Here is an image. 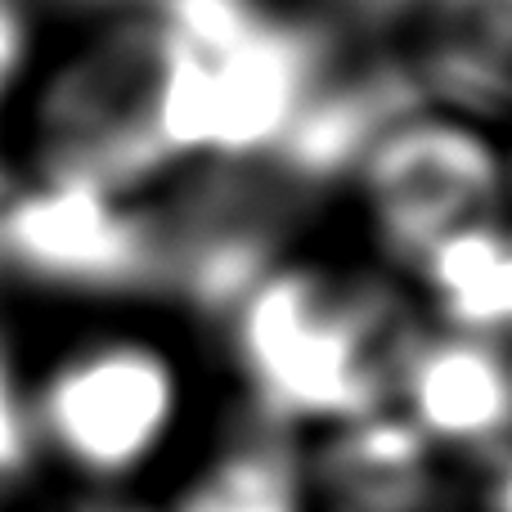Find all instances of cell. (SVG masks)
I'll use <instances>...</instances> for the list:
<instances>
[{
    "instance_id": "2",
    "label": "cell",
    "mask_w": 512,
    "mask_h": 512,
    "mask_svg": "<svg viewBox=\"0 0 512 512\" xmlns=\"http://www.w3.org/2000/svg\"><path fill=\"white\" fill-rule=\"evenodd\" d=\"M41 477L81 504L153 499L203 454V373L171 328L117 306L27 355Z\"/></svg>"
},
{
    "instance_id": "10",
    "label": "cell",
    "mask_w": 512,
    "mask_h": 512,
    "mask_svg": "<svg viewBox=\"0 0 512 512\" xmlns=\"http://www.w3.org/2000/svg\"><path fill=\"white\" fill-rule=\"evenodd\" d=\"M36 72V18L27 0H0V113L23 90H32Z\"/></svg>"
},
{
    "instance_id": "7",
    "label": "cell",
    "mask_w": 512,
    "mask_h": 512,
    "mask_svg": "<svg viewBox=\"0 0 512 512\" xmlns=\"http://www.w3.org/2000/svg\"><path fill=\"white\" fill-rule=\"evenodd\" d=\"M171 512H310L306 441L243 418L162 495Z\"/></svg>"
},
{
    "instance_id": "4",
    "label": "cell",
    "mask_w": 512,
    "mask_h": 512,
    "mask_svg": "<svg viewBox=\"0 0 512 512\" xmlns=\"http://www.w3.org/2000/svg\"><path fill=\"white\" fill-rule=\"evenodd\" d=\"M0 270L72 301L131 306L171 288V230L140 194L23 176L0 207Z\"/></svg>"
},
{
    "instance_id": "9",
    "label": "cell",
    "mask_w": 512,
    "mask_h": 512,
    "mask_svg": "<svg viewBox=\"0 0 512 512\" xmlns=\"http://www.w3.org/2000/svg\"><path fill=\"white\" fill-rule=\"evenodd\" d=\"M36 481H41V454H36L27 355L14 346V337L0 333V504L27 495Z\"/></svg>"
},
{
    "instance_id": "6",
    "label": "cell",
    "mask_w": 512,
    "mask_h": 512,
    "mask_svg": "<svg viewBox=\"0 0 512 512\" xmlns=\"http://www.w3.org/2000/svg\"><path fill=\"white\" fill-rule=\"evenodd\" d=\"M310 512H468V472L396 409L306 441Z\"/></svg>"
},
{
    "instance_id": "8",
    "label": "cell",
    "mask_w": 512,
    "mask_h": 512,
    "mask_svg": "<svg viewBox=\"0 0 512 512\" xmlns=\"http://www.w3.org/2000/svg\"><path fill=\"white\" fill-rule=\"evenodd\" d=\"M400 279L427 324L512 342V216L441 239Z\"/></svg>"
},
{
    "instance_id": "5",
    "label": "cell",
    "mask_w": 512,
    "mask_h": 512,
    "mask_svg": "<svg viewBox=\"0 0 512 512\" xmlns=\"http://www.w3.org/2000/svg\"><path fill=\"white\" fill-rule=\"evenodd\" d=\"M391 409L454 468L512 454V342L423 324L396 373Z\"/></svg>"
},
{
    "instance_id": "13",
    "label": "cell",
    "mask_w": 512,
    "mask_h": 512,
    "mask_svg": "<svg viewBox=\"0 0 512 512\" xmlns=\"http://www.w3.org/2000/svg\"><path fill=\"white\" fill-rule=\"evenodd\" d=\"M77 512H171L162 499H108V504H81Z\"/></svg>"
},
{
    "instance_id": "11",
    "label": "cell",
    "mask_w": 512,
    "mask_h": 512,
    "mask_svg": "<svg viewBox=\"0 0 512 512\" xmlns=\"http://www.w3.org/2000/svg\"><path fill=\"white\" fill-rule=\"evenodd\" d=\"M468 512H512V454L468 472Z\"/></svg>"
},
{
    "instance_id": "3",
    "label": "cell",
    "mask_w": 512,
    "mask_h": 512,
    "mask_svg": "<svg viewBox=\"0 0 512 512\" xmlns=\"http://www.w3.org/2000/svg\"><path fill=\"white\" fill-rule=\"evenodd\" d=\"M355 212L382 265L405 274L427 248L504 221L508 144L486 117L450 104H405L351 167Z\"/></svg>"
},
{
    "instance_id": "1",
    "label": "cell",
    "mask_w": 512,
    "mask_h": 512,
    "mask_svg": "<svg viewBox=\"0 0 512 512\" xmlns=\"http://www.w3.org/2000/svg\"><path fill=\"white\" fill-rule=\"evenodd\" d=\"M221 324L243 414L310 441L391 409L396 373L427 319L387 265L274 252L234 292Z\"/></svg>"
},
{
    "instance_id": "15",
    "label": "cell",
    "mask_w": 512,
    "mask_h": 512,
    "mask_svg": "<svg viewBox=\"0 0 512 512\" xmlns=\"http://www.w3.org/2000/svg\"><path fill=\"white\" fill-rule=\"evenodd\" d=\"M508 194H512V144H508Z\"/></svg>"
},
{
    "instance_id": "14",
    "label": "cell",
    "mask_w": 512,
    "mask_h": 512,
    "mask_svg": "<svg viewBox=\"0 0 512 512\" xmlns=\"http://www.w3.org/2000/svg\"><path fill=\"white\" fill-rule=\"evenodd\" d=\"M18 185H23V171H14L5 158H0V207H5L9 198H14V189H18Z\"/></svg>"
},
{
    "instance_id": "12",
    "label": "cell",
    "mask_w": 512,
    "mask_h": 512,
    "mask_svg": "<svg viewBox=\"0 0 512 512\" xmlns=\"http://www.w3.org/2000/svg\"><path fill=\"white\" fill-rule=\"evenodd\" d=\"M468 9H477L481 14V23L486 27H495L499 36L512 45V0H463Z\"/></svg>"
}]
</instances>
